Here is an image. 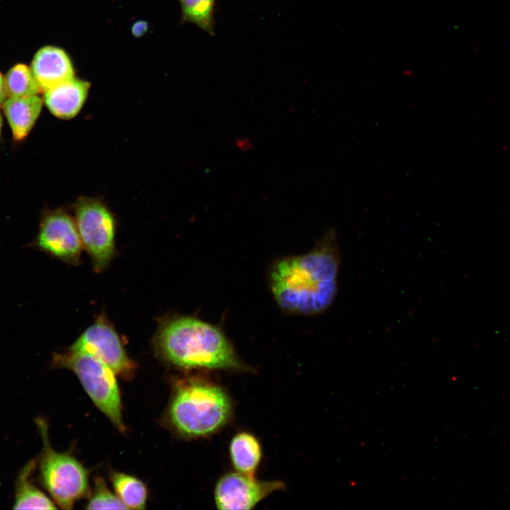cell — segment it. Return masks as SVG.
<instances>
[{
    "label": "cell",
    "instance_id": "obj_3",
    "mask_svg": "<svg viewBox=\"0 0 510 510\" xmlns=\"http://www.w3.org/2000/svg\"><path fill=\"white\" fill-rule=\"evenodd\" d=\"M232 414V400L219 385L191 378L176 388L169 407L175 429L186 437H204L220 431Z\"/></svg>",
    "mask_w": 510,
    "mask_h": 510
},
{
    "label": "cell",
    "instance_id": "obj_22",
    "mask_svg": "<svg viewBox=\"0 0 510 510\" xmlns=\"http://www.w3.org/2000/svg\"><path fill=\"white\" fill-rule=\"evenodd\" d=\"M2 125H3V120H2L1 114V113H0V138H1V136Z\"/></svg>",
    "mask_w": 510,
    "mask_h": 510
},
{
    "label": "cell",
    "instance_id": "obj_10",
    "mask_svg": "<svg viewBox=\"0 0 510 510\" xmlns=\"http://www.w3.org/2000/svg\"><path fill=\"white\" fill-rule=\"evenodd\" d=\"M30 69L44 91L74 77L69 56L63 49L53 45L43 46L36 52Z\"/></svg>",
    "mask_w": 510,
    "mask_h": 510
},
{
    "label": "cell",
    "instance_id": "obj_14",
    "mask_svg": "<svg viewBox=\"0 0 510 510\" xmlns=\"http://www.w3.org/2000/svg\"><path fill=\"white\" fill-rule=\"evenodd\" d=\"M35 466V461L32 460L21 470L16 482L13 509H55L52 502L29 480Z\"/></svg>",
    "mask_w": 510,
    "mask_h": 510
},
{
    "label": "cell",
    "instance_id": "obj_4",
    "mask_svg": "<svg viewBox=\"0 0 510 510\" xmlns=\"http://www.w3.org/2000/svg\"><path fill=\"white\" fill-rule=\"evenodd\" d=\"M53 363L73 370L96 407L118 429L125 430L115 373L108 365L92 354L69 348L55 354Z\"/></svg>",
    "mask_w": 510,
    "mask_h": 510
},
{
    "label": "cell",
    "instance_id": "obj_16",
    "mask_svg": "<svg viewBox=\"0 0 510 510\" xmlns=\"http://www.w3.org/2000/svg\"><path fill=\"white\" fill-rule=\"evenodd\" d=\"M4 83L8 97L30 96L41 91L30 67L21 63L13 65L7 72Z\"/></svg>",
    "mask_w": 510,
    "mask_h": 510
},
{
    "label": "cell",
    "instance_id": "obj_8",
    "mask_svg": "<svg viewBox=\"0 0 510 510\" xmlns=\"http://www.w3.org/2000/svg\"><path fill=\"white\" fill-rule=\"evenodd\" d=\"M69 348L92 354L123 376L130 375L133 369V363L104 313L98 315Z\"/></svg>",
    "mask_w": 510,
    "mask_h": 510
},
{
    "label": "cell",
    "instance_id": "obj_11",
    "mask_svg": "<svg viewBox=\"0 0 510 510\" xmlns=\"http://www.w3.org/2000/svg\"><path fill=\"white\" fill-rule=\"evenodd\" d=\"M90 84L75 77L45 91L44 102L50 112L60 119H71L83 107Z\"/></svg>",
    "mask_w": 510,
    "mask_h": 510
},
{
    "label": "cell",
    "instance_id": "obj_2",
    "mask_svg": "<svg viewBox=\"0 0 510 510\" xmlns=\"http://www.w3.org/2000/svg\"><path fill=\"white\" fill-rule=\"evenodd\" d=\"M159 353L183 368L243 370L233 346L217 326L194 317L163 319L153 339Z\"/></svg>",
    "mask_w": 510,
    "mask_h": 510
},
{
    "label": "cell",
    "instance_id": "obj_7",
    "mask_svg": "<svg viewBox=\"0 0 510 510\" xmlns=\"http://www.w3.org/2000/svg\"><path fill=\"white\" fill-rule=\"evenodd\" d=\"M28 246L72 266L79 264L84 249L74 217L63 209L43 212L38 234Z\"/></svg>",
    "mask_w": 510,
    "mask_h": 510
},
{
    "label": "cell",
    "instance_id": "obj_9",
    "mask_svg": "<svg viewBox=\"0 0 510 510\" xmlns=\"http://www.w3.org/2000/svg\"><path fill=\"white\" fill-rule=\"evenodd\" d=\"M279 481H259L240 472L222 476L215 488V502L218 509H251L272 492L281 489Z\"/></svg>",
    "mask_w": 510,
    "mask_h": 510
},
{
    "label": "cell",
    "instance_id": "obj_5",
    "mask_svg": "<svg viewBox=\"0 0 510 510\" xmlns=\"http://www.w3.org/2000/svg\"><path fill=\"white\" fill-rule=\"evenodd\" d=\"M37 424L43 441L40 461L43 484L61 508L72 509L88 492L87 471L71 455L55 451L50 445L45 422L38 419Z\"/></svg>",
    "mask_w": 510,
    "mask_h": 510
},
{
    "label": "cell",
    "instance_id": "obj_15",
    "mask_svg": "<svg viewBox=\"0 0 510 510\" xmlns=\"http://www.w3.org/2000/svg\"><path fill=\"white\" fill-rule=\"evenodd\" d=\"M111 480L118 497L128 509H144L147 491L144 483L136 477L114 472Z\"/></svg>",
    "mask_w": 510,
    "mask_h": 510
},
{
    "label": "cell",
    "instance_id": "obj_19",
    "mask_svg": "<svg viewBox=\"0 0 510 510\" xmlns=\"http://www.w3.org/2000/svg\"><path fill=\"white\" fill-rule=\"evenodd\" d=\"M148 28V23L146 21L140 20L133 23L131 28V32L135 38H140L147 32Z\"/></svg>",
    "mask_w": 510,
    "mask_h": 510
},
{
    "label": "cell",
    "instance_id": "obj_20",
    "mask_svg": "<svg viewBox=\"0 0 510 510\" xmlns=\"http://www.w3.org/2000/svg\"><path fill=\"white\" fill-rule=\"evenodd\" d=\"M236 147L242 151L249 150L251 147L250 141L246 138H237L235 141Z\"/></svg>",
    "mask_w": 510,
    "mask_h": 510
},
{
    "label": "cell",
    "instance_id": "obj_13",
    "mask_svg": "<svg viewBox=\"0 0 510 510\" xmlns=\"http://www.w3.org/2000/svg\"><path fill=\"white\" fill-rule=\"evenodd\" d=\"M230 455L234 469L254 477L261 459V447L258 439L248 432H239L230 443Z\"/></svg>",
    "mask_w": 510,
    "mask_h": 510
},
{
    "label": "cell",
    "instance_id": "obj_21",
    "mask_svg": "<svg viewBox=\"0 0 510 510\" xmlns=\"http://www.w3.org/2000/svg\"><path fill=\"white\" fill-rule=\"evenodd\" d=\"M7 93L5 87L4 77L0 72V106H3L6 100Z\"/></svg>",
    "mask_w": 510,
    "mask_h": 510
},
{
    "label": "cell",
    "instance_id": "obj_17",
    "mask_svg": "<svg viewBox=\"0 0 510 510\" xmlns=\"http://www.w3.org/2000/svg\"><path fill=\"white\" fill-rule=\"evenodd\" d=\"M183 21L191 23L215 35L214 7L215 0H178Z\"/></svg>",
    "mask_w": 510,
    "mask_h": 510
},
{
    "label": "cell",
    "instance_id": "obj_18",
    "mask_svg": "<svg viewBox=\"0 0 510 510\" xmlns=\"http://www.w3.org/2000/svg\"><path fill=\"white\" fill-rule=\"evenodd\" d=\"M88 509H128L125 504L116 495L106 487L102 479L95 481L94 495L89 500Z\"/></svg>",
    "mask_w": 510,
    "mask_h": 510
},
{
    "label": "cell",
    "instance_id": "obj_1",
    "mask_svg": "<svg viewBox=\"0 0 510 510\" xmlns=\"http://www.w3.org/2000/svg\"><path fill=\"white\" fill-rule=\"evenodd\" d=\"M341 257L335 229L329 228L308 253L276 261L269 283L278 305L290 314L317 315L334 302Z\"/></svg>",
    "mask_w": 510,
    "mask_h": 510
},
{
    "label": "cell",
    "instance_id": "obj_12",
    "mask_svg": "<svg viewBox=\"0 0 510 510\" xmlns=\"http://www.w3.org/2000/svg\"><path fill=\"white\" fill-rule=\"evenodd\" d=\"M42 107V100L38 95L9 97L3 104L4 115L16 142L23 141L38 120Z\"/></svg>",
    "mask_w": 510,
    "mask_h": 510
},
{
    "label": "cell",
    "instance_id": "obj_6",
    "mask_svg": "<svg viewBox=\"0 0 510 510\" xmlns=\"http://www.w3.org/2000/svg\"><path fill=\"white\" fill-rule=\"evenodd\" d=\"M74 222L84 249L96 272L103 271L115 255L116 222L100 200L80 198L74 204Z\"/></svg>",
    "mask_w": 510,
    "mask_h": 510
}]
</instances>
